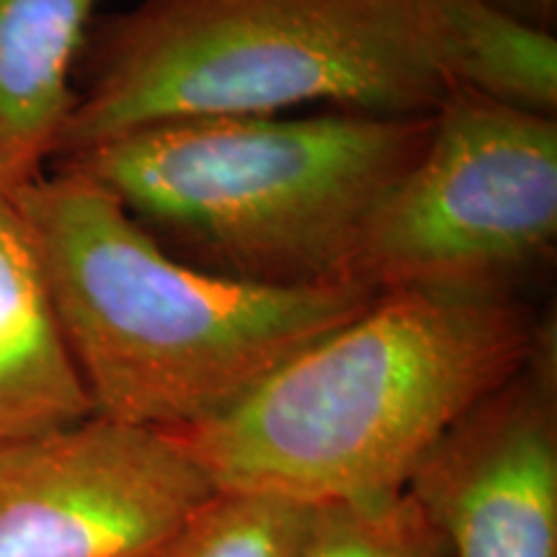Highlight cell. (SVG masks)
Listing matches in <instances>:
<instances>
[{"mask_svg":"<svg viewBox=\"0 0 557 557\" xmlns=\"http://www.w3.org/2000/svg\"><path fill=\"white\" fill-rule=\"evenodd\" d=\"M214 491L165 431L103 416L0 444V557H150Z\"/></svg>","mask_w":557,"mask_h":557,"instance_id":"obj_6","label":"cell"},{"mask_svg":"<svg viewBox=\"0 0 557 557\" xmlns=\"http://www.w3.org/2000/svg\"><path fill=\"white\" fill-rule=\"evenodd\" d=\"M487 3L549 32H553L557 18V0H487Z\"/></svg>","mask_w":557,"mask_h":557,"instance_id":"obj_13","label":"cell"},{"mask_svg":"<svg viewBox=\"0 0 557 557\" xmlns=\"http://www.w3.org/2000/svg\"><path fill=\"white\" fill-rule=\"evenodd\" d=\"M557 248V116L451 90L361 227L348 278L382 292L517 295Z\"/></svg>","mask_w":557,"mask_h":557,"instance_id":"obj_5","label":"cell"},{"mask_svg":"<svg viewBox=\"0 0 557 557\" xmlns=\"http://www.w3.org/2000/svg\"><path fill=\"white\" fill-rule=\"evenodd\" d=\"M434 114L214 116L152 124L54 160L101 186L152 240L263 287L348 278L374 205L426 145Z\"/></svg>","mask_w":557,"mask_h":557,"instance_id":"obj_4","label":"cell"},{"mask_svg":"<svg viewBox=\"0 0 557 557\" xmlns=\"http://www.w3.org/2000/svg\"><path fill=\"white\" fill-rule=\"evenodd\" d=\"M295 557H449L442 534L406 493L318 506Z\"/></svg>","mask_w":557,"mask_h":557,"instance_id":"obj_12","label":"cell"},{"mask_svg":"<svg viewBox=\"0 0 557 557\" xmlns=\"http://www.w3.org/2000/svg\"><path fill=\"white\" fill-rule=\"evenodd\" d=\"M99 0H0V191L45 176L73 116Z\"/></svg>","mask_w":557,"mask_h":557,"instance_id":"obj_9","label":"cell"},{"mask_svg":"<svg viewBox=\"0 0 557 557\" xmlns=\"http://www.w3.org/2000/svg\"><path fill=\"white\" fill-rule=\"evenodd\" d=\"M455 88L504 107L557 116V37L487 0H447Z\"/></svg>","mask_w":557,"mask_h":557,"instance_id":"obj_10","label":"cell"},{"mask_svg":"<svg viewBox=\"0 0 557 557\" xmlns=\"http://www.w3.org/2000/svg\"><path fill=\"white\" fill-rule=\"evenodd\" d=\"M90 416L37 243L13 194L0 191V444Z\"/></svg>","mask_w":557,"mask_h":557,"instance_id":"obj_8","label":"cell"},{"mask_svg":"<svg viewBox=\"0 0 557 557\" xmlns=\"http://www.w3.org/2000/svg\"><path fill=\"white\" fill-rule=\"evenodd\" d=\"M540 325L517 295L382 292L173 436L218 491L312 508L400 496L444 431L524 367Z\"/></svg>","mask_w":557,"mask_h":557,"instance_id":"obj_1","label":"cell"},{"mask_svg":"<svg viewBox=\"0 0 557 557\" xmlns=\"http://www.w3.org/2000/svg\"><path fill=\"white\" fill-rule=\"evenodd\" d=\"M408 496L449 557H557V325L513 377L444 431Z\"/></svg>","mask_w":557,"mask_h":557,"instance_id":"obj_7","label":"cell"},{"mask_svg":"<svg viewBox=\"0 0 557 557\" xmlns=\"http://www.w3.org/2000/svg\"><path fill=\"white\" fill-rule=\"evenodd\" d=\"M58 158L152 124L323 103L434 114L455 88L447 0H139L94 21Z\"/></svg>","mask_w":557,"mask_h":557,"instance_id":"obj_3","label":"cell"},{"mask_svg":"<svg viewBox=\"0 0 557 557\" xmlns=\"http://www.w3.org/2000/svg\"><path fill=\"white\" fill-rule=\"evenodd\" d=\"M96 416L178 434L359 318L354 282L263 287L178 261L94 181L54 171L13 194Z\"/></svg>","mask_w":557,"mask_h":557,"instance_id":"obj_2","label":"cell"},{"mask_svg":"<svg viewBox=\"0 0 557 557\" xmlns=\"http://www.w3.org/2000/svg\"><path fill=\"white\" fill-rule=\"evenodd\" d=\"M312 506L214 487L150 557H295Z\"/></svg>","mask_w":557,"mask_h":557,"instance_id":"obj_11","label":"cell"}]
</instances>
